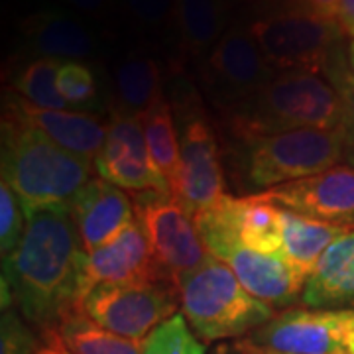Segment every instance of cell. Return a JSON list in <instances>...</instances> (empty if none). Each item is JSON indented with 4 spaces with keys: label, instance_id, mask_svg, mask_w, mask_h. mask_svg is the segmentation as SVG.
Instances as JSON below:
<instances>
[{
    "label": "cell",
    "instance_id": "cell-1",
    "mask_svg": "<svg viewBox=\"0 0 354 354\" xmlns=\"http://www.w3.org/2000/svg\"><path fill=\"white\" fill-rule=\"evenodd\" d=\"M85 260L71 207L28 215L18 248L2 256V309L14 304L32 325L55 330L79 307Z\"/></svg>",
    "mask_w": 354,
    "mask_h": 354
},
{
    "label": "cell",
    "instance_id": "cell-2",
    "mask_svg": "<svg viewBox=\"0 0 354 354\" xmlns=\"http://www.w3.org/2000/svg\"><path fill=\"white\" fill-rule=\"evenodd\" d=\"M87 160L65 152L10 113L2 116V181L22 203L26 216L48 207H71L93 179Z\"/></svg>",
    "mask_w": 354,
    "mask_h": 354
},
{
    "label": "cell",
    "instance_id": "cell-3",
    "mask_svg": "<svg viewBox=\"0 0 354 354\" xmlns=\"http://www.w3.org/2000/svg\"><path fill=\"white\" fill-rule=\"evenodd\" d=\"M342 124L341 97L317 73L286 71L239 106L232 130L250 142L301 128L337 130Z\"/></svg>",
    "mask_w": 354,
    "mask_h": 354
},
{
    "label": "cell",
    "instance_id": "cell-4",
    "mask_svg": "<svg viewBox=\"0 0 354 354\" xmlns=\"http://www.w3.org/2000/svg\"><path fill=\"white\" fill-rule=\"evenodd\" d=\"M195 227L211 256L234 272L242 288L270 307H290L304 297L305 278L281 256L248 250L241 241V197L225 195L195 218Z\"/></svg>",
    "mask_w": 354,
    "mask_h": 354
},
{
    "label": "cell",
    "instance_id": "cell-5",
    "mask_svg": "<svg viewBox=\"0 0 354 354\" xmlns=\"http://www.w3.org/2000/svg\"><path fill=\"white\" fill-rule=\"evenodd\" d=\"M176 288L183 317L203 341L241 337L274 317V307L244 290L234 272L215 256L183 274Z\"/></svg>",
    "mask_w": 354,
    "mask_h": 354
},
{
    "label": "cell",
    "instance_id": "cell-6",
    "mask_svg": "<svg viewBox=\"0 0 354 354\" xmlns=\"http://www.w3.org/2000/svg\"><path fill=\"white\" fill-rule=\"evenodd\" d=\"M246 144V179L252 187L264 191L337 167L348 152L341 128H301Z\"/></svg>",
    "mask_w": 354,
    "mask_h": 354
},
{
    "label": "cell",
    "instance_id": "cell-7",
    "mask_svg": "<svg viewBox=\"0 0 354 354\" xmlns=\"http://www.w3.org/2000/svg\"><path fill=\"white\" fill-rule=\"evenodd\" d=\"M266 64L274 71L323 73L333 64L341 28L311 10H288L256 20L250 28Z\"/></svg>",
    "mask_w": 354,
    "mask_h": 354
},
{
    "label": "cell",
    "instance_id": "cell-8",
    "mask_svg": "<svg viewBox=\"0 0 354 354\" xmlns=\"http://www.w3.org/2000/svg\"><path fill=\"white\" fill-rule=\"evenodd\" d=\"M236 348L242 354H354V307L283 311Z\"/></svg>",
    "mask_w": 354,
    "mask_h": 354
},
{
    "label": "cell",
    "instance_id": "cell-9",
    "mask_svg": "<svg viewBox=\"0 0 354 354\" xmlns=\"http://www.w3.org/2000/svg\"><path fill=\"white\" fill-rule=\"evenodd\" d=\"M177 288L169 281L97 286L79 309L102 329L132 341H144L152 330L176 315Z\"/></svg>",
    "mask_w": 354,
    "mask_h": 354
},
{
    "label": "cell",
    "instance_id": "cell-10",
    "mask_svg": "<svg viewBox=\"0 0 354 354\" xmlns=\"http://www.w3.org/2000/svg\"><path fill=\"white\" fill-rule=\"evenodd\" d=\"M134 207L164 281L176 286L183 274L195 270L211 256L195 221L171 193L142 191L134 197Z\"/></svg>",
    "mask_w": 354,
    "mask_h": 354
},
{
    "label": "cell",
    "instance_id": "cell-11",
    "mask_svg": "<svg viewBox=\"0 0 354 354\" xmlns=\"http://www.w3.org/2000/svg\"><path fill=\"white\" fill-rule=\"evenodd\" d=\"M179 158L181 171L174 197L195 221L227 195L218 144L203 114L183 113V122H179Z\"/></svg>",
    "mask_w": 354,
    "mask_h": 354
},
{
    "label": "cell",
    "instance_id": "cell-12",
    "mask_svg": "<svg viewBox=\"0 0 354 354\" xmlns=\"http://www.w3.org/2000/svg\"><path fill=\"white\" fill-rule=\"evenodd\" d=\"M278 209L354 230V167L337 165L323 174L258 193Z\"/></svg>",
    "mask_w": 354,
    "mask_h": 354
},
{
    "label": "cell",
    "instance_id": "cell-13",
    "mask_svg": "<svg viewBox=\"0 0 354 354\" xmlns=\"http://www.w3.org/2000/svg\"><path fill=\"white\" fill-rule=\"evenodd\" d=\"M95 169L101 179L120 189L171 193L167 181L153 165L140 116L113 114L106 142L95 160Z\"/></svg>",
    "mask_w": 354,
    "mask_h": 354
},
{
    "label": "cell",
    "instance_id": "cell-14",
    "mask_svg": "<svg viewBox=\"0 0 354 354\" xmlns=\"http://www.w3.org/2000/svg\"><path fill=\"white\" fill-rule=\"evenodd\" d=\"M276 75L250 30L232 26L207 55V79L227 101L242 106Z\"/></svg>",
    "mask_w": 354,
    "mask_h": 354
},
{
    "label": "cell",
    "instance_id": "cell-15",
    "mask_svg": "<svg viewBox=\"0 0 354 354\" xmlns=\"http://www.w3.org/2000/svg\"><path fill=\"white\" fill-rule=\"evenodd\" d=\"M148 281H164V279L156 266L148 239L136 218L116 239L106 242L99 250L87 254L83 276H81L79 304L97 286H106V283L124 286V283H148Z\"/></svg>",
    "mask_w": 354,
    "mask_h": 354
},
{
    "label": "cell",
    "instance_id": "cell-16",
    "mask_svg": "<svg viewBox=\"0 0 354 354\" xmlns=\"http://www.w3.org/2000/svg\"><path fill=\"white\" fill-rule=\"evenodd\" d=\"M73 215L83 248L91 254L136 221V207L120 187L95 177L77 197Z\"/></svg>",
    "mask_w": 354,
    "mask_h": 354
},
{
    "label": "cell",
    "instance_id": "cell-17",
    "mask_svg": "<svg viewBox=\"0 0 354 354\" xmlns=\"http://www.w3.org/2000/svg\"><path fill=\"white\" fill-rule=\"evenodd\" d=\"M6 113L46 134L65 152L79 156L91 164H95L109 136V124H104L99 116L83 111H41L20 97L10 102Z\"/></svg>",
    "mask_w": 354,
    "mask_h": 354
},
{
    "label": "cell",
    "instance_id": "cell-18",
    "mask_svg": "<svg viewBox=\"0 0 354 354\" xmlns=\"http://www.w3.org/2000/svg\"><path fill=\"white\" fill-rule=\"evenodd\" d=\"M309 309H351L354 305V230L330 244L305 281Z\"/></svg>",
    "mask_w": 354,
    "mask_h": 354
},
{
    "label": "cell",
    "instance_id": "cell-19",
    "mask_svg": "<svg viewBox=\"0 0 354 354\" xmlns=\"http://www.w3.org/2000/svg\"><path fill=\"white\" fill-rule=\"evenodd\" d=\"M22 34L30 48L41 57L81 62L97 53V39L81 20L64 12H38L28 16Z\"/></svg>",
    "mask_w": 354,
    "mask_h": 354
},
{
    "label": "cell",
    "instance_id": "cell-20",
    "mask_svg": "<svg viewBox=\"0 0 354 354\" xmlns=\"http://www.w3.org/2000/svg\"><path fill=\"white\" fill-rule=\"evenodd\" d=\"M116 114L142 116L153 104L164 101V85L160 65L150 55L130 51L114 67Z\"/></svg>",
    "mask_w": 354,
    "mask_h": 354
},
{
    "label": "cell",
    "instance_id": "cell-21",
    "mask_svg": "<svg viewBox=\"0 0 354 354\" xmlns=\"http://www.w3.org/2000/svg\"><path fill=\"white\" fill-rule=\"evenodd\" d=\"M281 232L283 248L279 256L297 272H301L305 278H309L325 250L351 230L281 209Z\"/></svg>",
    "mask_w": 354,
    "mask_h": 354
},
{
    "label": "cell",
    "instance_id": "cell-22",
    "mask_svg": "<svg viewBox=\"0 0 354 354\" xmlns=\"http://www.w3.org/2000/svg\"><path fill=\"white\" fill-rule=\"evenodd\" d=\"M228 0H177L176 28L181 48L203 57L228 32Z\"/></svg>",
    "mask_w": 354,
    "mask_h": 354
},
{
    "label": "cell",
    "instance_id": "cell-23",
    "mask_svg": "<svg viewBox=\"0 0 354 354\" xmlns=\"http://www.w3.org/2000/svg\"><path fill=\"white\" fill-rule=\"evenodd\" d=\"M57 337L71 354H142L144 341H132L102 329L81 309H73L57 325Z\"/></svg>",
    "mask_w": 354,
    "mask_h": 354
},
{
    "label": "cell",
    "instance_id": "cell-24",
    "mask_svg": "<svg viewBox=\"0 0 354 354\" xmlns=\"http://www.w3.org/2000/svg\"><path fill=\"white\" fill-rule=\"evenodd\" d=\"M146 144L152 156L153 165L162 174L169 191L174 195L179 183V171H181V158H179V136H177L174 113L167 101H160L148 109L140 116Z\"/></svg>",
    "mask_w": 354,
    "mask_h": 354
},
{
    "label": "cell",
    "instance_id": "cell-25",
    "mask_svg": "<svg viewBox=\"0 0 354 354\" xmlns=\"http://www.w3.org/2000/svg\"><path fill=\"white\" fill-rule=\"evenodd\" d=\"M241 241L258 254L279 256L283 248L281 209L262 199L258 193L241 197Z\"/></svg>",
    "mask_w": 354,
    "mask_h": 354
},
{
    "label": "cell",
    "instance_id": "cell-26",
    "mask_svg": "<svg viewBox=\"0 0 354 354\" xmlns=\"http://www.w3.org/2000/svg\"><path fill=\"white\" fill-rule=\"evenodd\" d=\"M64 62L39 57L22 69L16 79V88L28 104L41 111H69L71 104L65 101L57 88V71Z\"/></svg>",
    "mask_w": 354,
    "mask_h": 354
},
{
    "label": "cell",
    "instance_id": "cell-27",
    "mask_svg": "<svg viewBox=\"0 0 354 354\" xmlns=\"http://www.w3.org/2000/svg\"><path fill=\"white\" fill-rule=\"evenodd\" d=\"M142 354H205V346L195 339L187 319L176 313L144 339Z\"/></svg>",
    "mask_w": 354,
    "mask_h": 354
},
{
    "label": "cell",
    "instance_id": "cell-28",
    "mask_svg": "<svg viewBox=\"0 0 354 354\" xmlns=\"http://www.w3.org/2000/svg\"><path fill=\"white\" fill-rule=\"evenodd\" d=\"M57 88L65 101L75 109L97 106V81L83 62H64L57 71Z\"/></svg>",
    "mask_w": 354,
    "mask_h": 354
},
{
    "label": "cell",
    "instance_id": "cell-29",
    "mask_svg": "<svg viewBox=\"0 0 354 354\" xmlns=\"http://www.w3.org/2000/svg\"><path fill=\"white\" fill-rule=\"evenodd\" d=\"M24 209L16 197L12 187L2 181L0 183V250L2 256L12 254L22 241L26 232Z\"/></svg>",
    "mask_w": 354,
    "mask_h": 354
},
{
    "label": "cell",
    "instance_id": "cell-30",
    "mask_svg": "<svg viewBox=\"0 0 354 354\" xmlns=\"http://www.w3.org/2000/svg\"><path fill=\"white\" fill-rule=\"evenodd\" d=\"M132 20L148 30L176 26L177 0H120Z\"/></svg>",
    "mask_w": 354,
    "mask_h": 354
},
{
    "label": "cell",
    "instance_id": "cell-31",
    "mask_svg": "<svg viewBox=\"0 0 354 354\" xmlns=\"http://www.w3.org/2000/svg\"><path fill=\"white\" fill-rule=\"evenodd\" d=\"M327 73H329L333 87L337 88V93L341 97V130L344 132L346 142H348V148H351V146H354V75L351 73L348 67H341V65L333 64H330Z\"/></svg>",
    "mask_w": 354,
    "mask_h": 354
},
{
    "label": "cell",
    "instance_id": "cell-32",
    "mask_svg": "<svg viewBox=\"0 0 354 354\" xmlns=\"http://www.w3.org/2000/svg\"><path fill=\"white\" fill-rule=\"evenodd\" d=\"M36 341L14 311L2 313V354H36Z\"/></svg>",
    "mask_w": 354,
    "mask_h": 354
},
{
    "label": "cell",
    "instance_id": "cell-33",
    "mask_svg": "<svg viewBox=\"0 0 354 354\" xmlns=\"http://www.w3.org/2000/svg\"><path fill=\"white\" fill-rule=\"evenodd\" d=\"M64 2L93 18H104L111 8V0H64Z\"/></svg>",
    "mask_w": 354,
    "mask_h": 354
},
{
    "label": "cell",
    "instance_id": "cell-34",
    "mask_svg": "<svg viewBox=\"0 0 354 354\" xmlns=\"http://www.w3.org/2000/svg\"><path fill=\"white\" fill-rule=\"evenodd\" d=\"M337 24L341 28L342 36L354 38V0H341L339 12H337Z\"/></svg>",
    "mask_w": 354,
    "mask_h": 354
},
{
    "label": "cell",
    "instance_id": "cell-35",
    "mask_svg": "<svg viewBox=\"0 0 354 354\" xmlns=\"http://www.w3.org/2000/svg\"><path fill=\"white\" fill-rule=\"evenodd\" d=\"M309 6V10L325 20L337 22V12H339V4L341 0H304Z\"/></svg>",
    "mask_w": 354,
    "mask_h": 354
},
{
    "label": "cell",
    "instance_id": "cell-36",
    "mask_svg": "<svg viewBox=\"0 0 354 354\" xmlns=\"http://www.w3.org/2000/svg\"><path fill=\"white\" fill-rule=\"evenodd\" d=\"M348 69H351V73L354 75V41L353 46H351V50H348Z\"/></svg>",
    "mask_w": 354,
    "mask_h": 354
},
{
    "label": "cell",
    "instance_id": "cell-37",
    "mask_svg": "<svg viewBox=\"0 0 354 354\" xmlns=\"http://www.w3.org/2000/svg\"><path fill=\"white\" fill-rule=\"evenodd\" d=\"M346 162H348V165H353L354 167V146H351L348 148V152H346V158H344Z\"/></svg>",
    "mask_w": 354,
    "mask_h": 354
}]
</instances>
